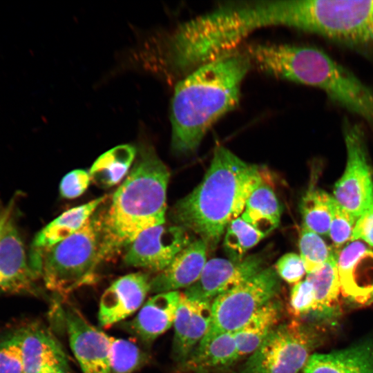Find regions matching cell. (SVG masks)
Instances as JSON below:
<instances>
[{"label": "cell", "instance_id": "1", "mask_svg": "<svg viewBox=\"0 0 373 373\" xmlns=\"http://www.w3.org/2000/svg\"><path fill=\"white\" fill-rule=\"evenodd\" d=\"M252 66L236 50L205 64L175 85L171 104V149L194 152L209 129L238 104L242 82Z\"/></svg>", "mask_w": 373, "mask_h": 373}, {"label": "cell", "instance_id": "2", "mask_svg": "<svg viewBox=\"0 0 373 373\" xmlns=\"http://www.w3.org/2000/svg\"><path fill=\"white\" fill-rule=\"evenodd\" d=\"M262 171L218 146L200 183L172 207L173 222L215 249L229 224L242 215L250 195L264 182Z\"/></svg>", "mask_w": 373, "mask_h": 373}, {"label": "cell", "instance_id": "3", "mask_svg": "<svg viewBox=\"0 0 373 373\" xmlns=\"http://www.w3.org/2000/svg\"><path fill=\"white\" fill-rule=\"evenodd\" d=\"M244 51L263 73L323 90L373 131V88L325 52L309 46L259 44Z\"/></svg>", "mask_w": 373, "mask_h": 373}, {"label": "cell", "instance_id": "4", "mask_svg": "<svg viewBox=\"0 0 373 373\" xmlns=\"http://www.w3.org/2000/svg\"><path fill=\"white\" fill-rule=\"evenodd\" d=\"M169 171L151 148H144L100 214L104 259L129 245L142 231L165 223Z\"/></svg>", "mask_w": 373, "mask_h": 373}, {"label": "cell", "instance_id": "5", "mask_svg": "<svg viewBox=\"0 0 373 373\" xmlns=\"http://www.w3.org/2000/svg\"><path fill=\"white\" fill-rule=\"evenodd\" d=\"M31 263L46 288L64 298L91 284L104 260L100 214L95 213L73 236L42 250H30Z\"/></svg>", "mask_w": 373, "mask_h": 373}, {"label": "cell", "instance_id": "6", "mask_svg": "<svg viewBox=\"0 0 373 373\" xmlns=\"http://www.w3.org/2000/svg\"><path fill=\"white\" fill-rule=\"evenodd\" d=\"M280 287V277L274 267H269L216 297L211 303L210 328L200 343L239 329L258 309L275 298Z\"/></svg>", "mask_w": 373, "mask_h": 373}, {"label": "cell", "instance_id": "7", "mask_svg": "<svg viewBox=\"0 0 373 373\" xmlns=\"http://www.w3.org/2000/svg\"><path fill=\"white\" fill-rule=\"evenodd\" d=\"M313 329L297 319L278 324L249 356L243 373H299L317 343Z\"/></svg>", "mask_w": 373, "mask_h": 373}, {"label": "cell", "instance_id": "8", "mask_svg": "<svg viewBox=\"0 0 373 373\" xmlns=\"http://www.w3.org/2000/svg\"><path fill=\"white\" fill-rule=\"evenodd\" d=\"M343 135L347 161L344 173L336 183L334 198L358 218L373 205V175L365 135L356 124L344 122Z\"/></svg>", "mask_w": 373, "mask_h": 373}, {"label": "cell", "instance_id": "9", "mask_svg": "<svg viewBox=\"0 0 373 373\" xmlns=\"http://www.w3.org/2000/svg\"><path fill=\"white\" fill-rule=\"evenodd\" d=\"M194 238L182 227L165 223L146 229L129 245L124 262L160 273Z\"/></svg>", "mask_w": 373, "mask_h": 373}, {"label": "cell", "instance_id": "10", "mask_svg": "<svg viewBox=\"0 0 373 373\" xmlns=\"http://www.w3.org/2000/svg\"><path fill=\"white\" fill-rule=\"evenodd\" d=\"M70 348L83 373H111V336L71 304L61 308Z\"/></svg>", "mask_w": 373, "mask_h": 373}, {"label": "cell", "instance_id": "11", "mask_svg": "<svg viewBox=\"0 0 373 373\" xmlns=\"http://www.w3.org/2000/svg\"><path fill=\"white\" fill-rule=\"evenodd\" d=\"M265 262L263 255L259 254L238 261L211 258L207 261L198 280L183 293L193 299L212 302L259 273L265 268Z\"/></svg>", "mask_w": 373, "mask_h": 373}, {"label": "cell", "instance_id": "12", "mask_svg": "<svg viewBox=\"0 0 373 373\" xmlns=\"http://www.w3.org/2000/svg\"><path fill=\"white\" fill-rule=\"evenodd\" d=\"M39 278L12 217L0 239V294H37Z\"/></svg>", "mask_w": 373, "mask_h": 373}, {"label": "cell", "instance_id": "13", "mask_svg": "<svg viewBox=\"0 0 373 373\" xmlns=\"http://www.w3.org/2000/svg\"><path fill=\"white\" fill-rule=\"evenodd\" d=\"M341 294L357 306L373 302V250L361 240L352 241L337 254Z\"/></svg>", "mask_w": 373, "mask_h": 373}, {"label": "cell", "instance_id": "14", "mask_svg": "<svg viewBox=\"0 0 373 373\" xmlns=\"http://www.w3.org/2000/svg\"><path fill=\"white\" fill-rule=\"evenodd\" d=\"M18 330L24 373H68L67 356L52 333L39 323Z\"/></svg>", "mask_w": 373, "mask_h": 373}, {"label": "cell", "instance_id": "15", "mask_svg": "<svg viewBox=\"0 0 373 373\" xmlns=\"http://www.w3.org/2000/svg\"><path fill=\"white\" fill-rule=\"evenodd\" d=\"M151 280L148 274L137 272L115 280L101 297L99 324L108 327L137 311L150 291Z\"/></svg>", "mask_w": 373, "mask_h": 373}, {"label": "cell", "instance_id": "16", "mask_svg": "<svg viewBox=\"0 0 373 373\" xmlns=\"http://www.w3.org/2000/svg\"><path fill=\"white\" fill-rule=\"evenodd\" d=\"M211 303L193 299L180 292L172 346L173 358L180 364L208 332L211 323Z\"/></svg>", "mask_w": 373, "mask_h": 373}, {"label": "cell", "instance_id": "17", "mask_svg": "<svg viewBox=\"0 0 373 373\" xmlns=\"http://www.w3.org/2000/svg\"><path fill=\"white\" fill-rule=\"evenodd\" d=\"M180 298L178 291L155 294L134 318L122 326L144 344L150 345L173 325Z\"/></svg>", "mask_w": 373, "mask_h": 373}, {"label": "cell", "instance_id": "18", "mask_svg": "<svg viewBox=\"0 0 373 373\" xmlns=\"http://www.w3.org/2000/svg\"><path fill=\"white\" fill-rule=\"evenodd\" d=\"M207 245L202 239H194L166 269L151 278L150 292L174 291L193 285L207 262Z\"/></svg>", "mask_w": 373, "mask_h": 373}, {"label": "cell", "instance_id": "19", "mask_svg": "<svg viewBox=\"0 0 373 373\" xmlns=\"http://www.w3.org/2000/svg\"><path fill=\"white\" fill-rule=\"evenodd\" d=\"M303 373H373V338L344 350L312 354Z\"/></svg>", "mask_w": 373, "mask_h": 373}, {"label": "cell", "instance_id": "20", "mask_svg": "<svg viewBox=\"0 0 373 373\" xmlns=\"http://www.w3.org/2000/svg\"><path fill=\"white\" fill-rule=\"evenodd\" d=\"M107 197L106 195L101 196L60 214L36 234L31 249H44L75 234L84 226Z\"/></svg>", "mask_w": 373, "mask_h": 373}, {"label": "cell", "instance_id": "21", "mask_svg": "<svg viewBox=\"0 0 373 373\" xmlns=\"http://www.w3.org/2000/svg\"><path fill=\"white\" fill-rule=\"evenodd\" d=\"M234 332L224 333L206 343H199L182 367L185 370L204 371L230 365L239 358Z\"/></svg>", "mask_w": 373, "mask_h": 373}, {"label": "cell", "instance_id": "22", "mask_svg": "<svg viewBox=\"0 0 373 373\" xmlns=\"http://www.w3.org/2000/svg\"><path fill=\"white\" fill-rule=\"evenodd\" d=\"M337 254L338 252L318 270L307 274L305 278L312 284L315 294L316 305L312 318H329L338 312L341 289Z\"/></svg>", "mask_w": 373, "mask_h": 373}, {"label": "cell", "instance_id": "23", "mask_svg": "<svg viewBox=\"0 0 373 373\" xmlns=\"http://www.w3.org/2000/svg\"><path fill=\"white\" fill-rule=\"evenodd\" d=\"M282 304L274 298L260 309L239 329L234 332L239 357L251 355L278 325Z\"/></svg>", "mask_w": 373, "mask_h": 373}, {"label": "cell", "instance_id": "24", "mask_svg": "<svg viewBox=\"0 0 373 373\" xmlns=\"http://www.w3.org/2000/svg\"><path fill=\"white\" fill-rule=\"evenodd\" d=\"M282 209L274 190L262 182L249 197L241 218L267 236L280 224Z\"/></svg>", "mask_w": 373, "mask_h": 373}, {"label": "cell", "instance_id": "25", "mask_svg": "<svg viewBox=\"0 0 373 373\" xmlns=\"http://www.w3.org/2000/svg\"><path fill=\"white\" fill-rule=\"evenodd\" d=\"M135 154V148L130 144L118 145L106 151L91 166V180L105 188L117 184L128 171Z\"/></svg>", "mask_w": 373, "mask_h": 373}, {"label": "cell", "instance_id": "26", "mask_svg": "<svg viewBox=\"0 0 373 373\" xmlns=\"http://www.w3.org/2000/svg\"><path fill=\"white\" fill-rule=\"evenodd\" d=\"M335 200L325 191L309 189L303 197L300 210L303 227L318 235H327Z\"/></svg>", "mask_w": 373, "mask_h": 373}, {"label": "cell", "instance_id": "27", "mask_svg": "<svg viewBox=\"0 0 373 373\" xmlns=\"http://www.w3.org/2000/svg\"><path fill=\"white\" fill-rule=\"evenodd\" d=\"M224 232V251L229 259L236 261L243 259L245 254L265 237L241 216L232 220Z\"/></svg>", "mask_w": 373, "mask_h": 373}, {"label": "cell", "instance_id": "28", "mask_svg": "<svg viewBox=\"0 0 373 373\" xmlns=\"http://www.w3.org/2000/svg\"><path fill=\"white\" fill-rule=\"evenodd\" d=\"M147 359L146 354L135 343L111 336V373H134Z\"/></svg>", "mask_w": 373, "mask_h": 373}, {"label": "cell", "instance_id": "29", "mask_svg": "<svg viewBox=\"0 0 373 373\" xmlns=\"http://www.w3.org/2000/svg\"><path fill=\"white\" fill-rule=\"evenodd\" d=\"M298 245L307 274L318 270L338 252L328 246L318 234L303 227Z\"/></svg>", "mask_w": 373, "mask_h": 373}, {"label": "cell", "instance_id": "30", "mask_svg": "<svg viewBox=\"0 0 373 373\" xmlns=\"http://www.w3.org/2000/svg\"><path fill=\"white\" fill-rule=\"evenodd\" d=\"M0 373H24L18 330L0 338Z\"/></svg>", "mask_w": 373, "mask_h": 373}, {"label": "cell", "instance_id": "31", "mask_svg": "<svg viewBox=\"0 0 373 373\" xmlns=\"http://www.w3.org/2000/svg\"><path fill=\"white\" fill-rule=\"evenodd\" d=\"M315 305L314 291L306 278L294 285L290 293L288 310L295 319L311 318Z\"/></svg>", "mask_w": 373, "mask_h": 373}, {"label": "cell", "instance_id": "32", "mask_svg": "<svg viewBox=\"0 0 373 373\" xmlns=\"http://www.w3.org/2000/svg\"><path fill=\"white\" fill-rule=\"evenodd\" d=\"M356 219L335 200L328 234L336 247L351 240Z\"/></svg>", "mask_w": 373, "mask_h": 373}, {"label": "cell", "instance_id": "33", "mask_svg": "<svg viewBox=\"0 0 373 373\" xmlns=\"http://www.w3.org/2000/svg\"><path fill=\"white\" fill-rule=\"evenodd\" d=\"M274 268L280 278L294 285L300 282L306 273L302 258L293 252L282 256L277 260Z\"/></svg>", "mask_w": 373, "mask_h": 373}, {"label": "cell", "instance_id": "34", "mask_svg": "<svg viewBox=\"0 0 373 373\" xmlns=\"http://www.w3.org/2000/svg\"><path fill=\"white\" fill-rule=\"evenodd\" d=\"M90 181L89 172L83 169L71 171L60 182V195L66 199L76 198L84 193Z\"/></svg>", "mask_w": 373, "mask_h": 373}, {"label": "cell", "instance_id": "35", "mask_svg": "<svg viewBox=\"0 0 373 373\" xmlns=\"http://www.w3.org/2000/svg\"><path fill=\"white\" fill-rule=\"evenodd\" d=\"M354 240L373 247V205L356 219L350 241Z\"/></svg>", "mask_w": 373, "mask_h": 373}, {"label": "cell", "instance_id": "36", "mask_svg": "<svg viewBox=\"0 0 373 373\" xmlns=\"http://www.w3.org/2000/svg\"><path fill=\"white\" fill-rule=\"evenodd\" d=\"M16 206V198L14 197L9 203L0 212V239L4 232V230L13 217V212Z\"/></svg>", "mask_w": 373, "mask_h": 373}]
</instances>
